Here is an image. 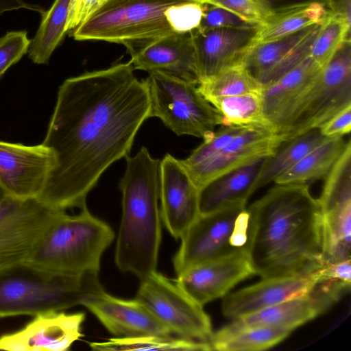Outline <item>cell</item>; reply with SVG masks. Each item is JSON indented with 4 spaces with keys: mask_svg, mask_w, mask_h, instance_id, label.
<instances>
[{
    "mask_svg": "<svg viewBox=\"0 0 351 351\" xmlns=\"http://www.w3.org/2000/svg\"><path fill=\"white\" fill-rule=\"evenodd\" d=\"M129 61L67 78L60 86L46 136L55 166L37 199L58 210L86 205L104 172L131 150L150 103Z\"/></svg>",
    "mask_w": 351,
    "mask_h": 351,
    "instance_id": "obj_1",
    "label": "cell"
},
{
    "mask_svg": "<svg viewBox=\"0 0 351 351\" xmlns=\"http://www.w3.org/2000/svg\"><path fill=\"white\" fill-rule=\"evenodd\" d=\"M247 209L246 254L254 274L304 276L323 267L322 214L309 185L275 184Z\"/></svg>",
    "mask_w": 351,
    "mask_h": 351,
    "instance_id": "obj_2",
    "label": "cell"
},
{
    "mask_svg": "<svg viewBox=\"0 0 351 351\" xmlns=\"http://www.w3.org/2000/svg\"><path fill=\"white\" fill-rule=\"evenodd\" d=\"M126 168L119 182L122 215L114 259L123 272L140 279L156 270L161 242L160 160L142 147L126 156Z\"/></svg>",
    "mask_w": 351,
    "mask_h": 351,
    "instance_id": "obj_3",
    "label": "cell"
},
{
    "mask_svg": "<svg viewBox=\"0 0 351 351\" xmlns=\"http://www.w3.org/2000/svg\"><path fill=\"white\" fill-rule=\"evenodd\" d=\"M98 272L52 274L26 263L0 270V317L34 316L83 305L104 290Z\"/></svg>",
    "mask_w": 351,
    "mask_h": 351,
    "instance_id": "obj_4",
    "label": "cell"
},
{
    "mask_svg": "<svg viewBox=\"0 0 351 351\" xmlns=\"http://www.w3.org/2000/svg\"><path fill=\"white\" fill-rule=\"evenodd\" d=\"M80 209L73 215L62 210L25 263L52 274L99 271L114 232L86 204Z\"/></svg>",
    "mask_w": 351,
    "mask_h": 351,
    "instance_id": "obj_5",
    "label": "cell"
},
{
    "mask_svg": "<svg viewBox=\"0 0 351 351\" xmlns=\"http://www.w3.org/2000/svg\"><path fill=\"white\" fill-rule=\"evenodd\" d=\"M193 0H106L72 31L79 41L99 40L124 45L128 51L169 35L165 16L170 6Z\"/></svg>",
    "mask_w": 351,
    "mask_h": 351,
    "instance_id": "obj_6",
    "label": "cell"
},
{
    "mask_svg": "<svg viewBox=\"0 0 351 351\" xmlns=\"http://www.w3.org/2000/svg\"><path fill=\"white\" fill-rule=\"evenodd\" d=\"M143 80L149 97V118H159L176 135L204 140L220 125L217 111L197 84L162 71L149 72Z\"/></svg>",
    "mask_w": 351,
    "mask_h": 351,
    "instance_id": "obj_7",
    "label": "cell"
},
{
    "mask_svg": "<svg viewBox=\"0 0 351 351\" xmlns=\"http://www.w3.org/2000/svg\"><path fill=\"white\" fill-rule=\"evenodd\" d=\"M249 213L246 204H235L199 215L180 238L173 260L177 275L195 265L246 252Z\"/></svg>",
    "mask_w": 351,
    "mask_h": 351,
    "instance_id": "obj_8",
    "label": "cell"
},
{
    "mask_svg": "<svg viewBox=\"0 0 351 351\" xmlns=\"http://www.w3.org/2000/svg\"><path fill=\"white\" fill-rule=\"evenodd\" d=\"M351 105V43L345 40L322 68L296 109L285 141L308 130L319 128L335 114Z\"/></svg>",
    "mask_w": 351,
    "mask_h": 351,
    "instance_id": "obj_9",
    "label": "cell"
},
{
    "mask_svg": "<svg viewBox=\"0 0 351 351\" xmlns=\"http://www.w3.org/2000/svg\"><path fill=\"white\" fill-rule=\"evenodd\" d=\"M140 280L135 299L172 333L187 339L208 342L213 332L203 306L156 270Z\"/></svg>",
    "mask_w": 351,
    "mask_h": 351,
    "instance_id": "obj_10",
    "label": "cell"
},
{
    "mask_svg": "<svg viewBox=\"0 0 351 351\" xmlns=\"http://www.w3.org/2000/svg\"><path fill=\"white\" fill-rule=\"evenodd\" d=\"M321 210L324 263L351 260V141L324 178Z\"/></svg>",
    "mask_w": 351,
    "mask_h": 351,
    "instance_id": "obj_11",
    "label": "cell"
},
{
    "mask_svg": "<svg viewBox=\"0 0 351 351\" xmlns=\"http://www.w3.org/2000/svg\"><path fill=\"white\" fill-rule=\"evenodd\" d=\"M64 210L37 199L0 202V270L25 263Z\"/></svg>",
    "mask_w": 351,
    "mask_h": 351,
    "instance_id": "obj_12",
    "label": "cell"
},
{
    "mask_svg": "<svg viewBox=\"0 0 351 351\" xmlns=\"http://www.w3.org/2000/svg\"><path fill=\"white\" fill-rule=\"evenodd\" d=\"M340 281L319 282L309 292L254 313L233 319L215 332L209 342L258 326H280L292 330L324 313L349 291Z\"/></svg>",
    "mask_w": 351,
    "mask_h": 351,
    "instance_id": "obj_13",
    "label": "cell"
},
{
    "mask_svg": "<svg viewBox=\"0 0 351 351\" xmlns=\"http://www.w3.org/2000/svg\"><path fill=\"white\" fill-rule=\"evenodd\" d=\"M51 148L0 141V185L7 196L38 199L55 166Z\"/></svg>",
    "mask_w": 351,
    "mask_h": 351,
    "instance_id": "obj_14",
    "label": "cell"
},
{
    "mask_svg": "<svg viewBox=\"0 0 351 351\" xmlns=\"http://www.w3.org/2000/svg\"><path fill=\"white\" fill-rule=\"evenodd\" d=\"M83 312L47 311L19 330L0 336V350L8 351H66L82 336Z\"/></svg>",
    "mask_w": 351,
    "mask_h": 351,
    "instance_id": "obj_15",
    "label": "cell"
},
{
    "mask_svg": "<svg viewBox=\"0 0 351 351\" xmlns=\"http://www.w3.org/2000/svg\"><path fill=\"white\" fill-rule=\"evenodd\" d=\"M160 178L161 220L178 239L199 215V189L180 160L169 154L160 160Z\"/></svg>",
    "mask_w": 351,
    "mask_h": 351,
    "instance_id": "obj_16",
    "label": "cell"
},
{
    "mask_svg": "<svg viewBox=\"0 0 351 351\" xmlns=\"http://www.w3.org/2000/svg\"><path fill=\"white\" fill-rule=\"evenodd\" d=\"M285 136L263 127H247L206 160L185 168L199 190L217 177L258 157L271 156Z\"/></svg>",
    "mask_w": 351,
    "mask_h": 351,
    "instance_id": "obj_17",
    "label": "cell"
},
{
    "mask_svg": "<svg viewBox=\"0 0 351 351\" xmlns=\"http://www.w3.org/2000/svg\"><path fill=\"white\" fill-rule=\"evenodd\" d=\"M257 27H198L191 31L199 83L226 69L241 64L254 44Z\"/></svg>",
    "mask_w": 351,
    "mask_h": 351,
    "instance_id": "obj_18",
    "label": "cell"
},
{
    "mask_svg": "<svg viewBox=\"0 0 351 351\" xmlns=\"http://www.w3.org/2000/svg\"><path fill=\"white\" fill-rule=\"evenodd\" d=\"M252 274V269L243 252L192 267L177 275L173 281L193 300L204 306L225 296Z\"/></svg>",
    "mask_w": 351,
    "mask_h": 351,
    "instance_id": "obj_19",
    "label": "cell"
},
{
    "mask_svg": "<svg viewBox=\"0 0 351 351\" xmlns=\"http://www.w3.org/2000/svg\"><path fill=\"white\" fill-rule=\"evenodd\" d=\"M322 68L310 56L276 80L263 86L265 117L277 134L284 135L304 96Z\"/></svg>",
    "mask_w": 351,
    "mask_h": 351,
    "instance_id": "obj_20",
    "label": "cell"
},
{
    "mask_svg": "<svg viewBox=\"0 0 351 351\" xmlns=\"http://www.w3.org/2000/svg\"><path fill=\"white\" fill-rule=\"evenodd\" d=\"M117 337L171 336V331L137 300H123L104 291L84 304Z\"/></svg>",
    "mask_w": 351,
    "mask_h": 351,
    "instance_id": "obj_21",
    "label": "cell"
},
{
    "mask_svg": "<svg viewBox=\"0 0 351 351\" xmlns=\"http://www.w3.org/2000/svg\"><path fill=\"white\" fill-rule=\"evenodd\" d=\"M134 70L162 71L198 85L191 32L171 33L128 52Z\"/></svg>",
    "mask_w": 351,
    "mask_h": 351,
    "instance_id": "obj_22",
    "label": "cell"
},
{
    "mask_svg": "<svg viewBox=\"0 0 351 351\" xmlns=\"http://www.w3.org/2000/svg\"><path fill=\"white\" fill-rule=\"evenodd\" d=\"M318 271L304 276L265 278L228 293L222 302L223 315L233 320L304 295L320 282Z\"/></svg>",
    "mask_w": 351,
    "mask_h": 351,
    "instance_id": "obj_23",
    "label": "cell"
},
{
    "mask_svg": "<svg viewBox=\"0 0 351 351\" xmlns=\"http://www.w3.org/2000/svg\"><path fill=\"white\" fill-rule=\"evenodd\" d=\"M313 26L271 42L253 44L241 64L262 86L273 82L309 56L315 36L308 33Z\"/></svg>",
    "mask_w": 351,
    "mask_h": 351,
    "instance_id": "obj_24",
    "label": "cell"
},
{
    "mask_svg": "<svg viewBox=\"0 0 351 351\" xmlns=\"http://www.w3.org/2000/svg\"><path fill=\"white\" fill-rule=\"evenodd\" d=\"M269 156L258 157L212 180L199 190V215L246 204L257 190V182Z\"/></svg>",
    "mask_w": 351,
    "mask_h": 351,
    "instance_id": "obj_25",
    "label": "cell"
},
{
    "mask_svg": "<svg viewBox=\"0 0 351 351\" xmlns=\"http://www.w3.org/2000/svg\"><path fill=\"white\" fill-rule=\"evenodd\" d=\"M328 14L326 5L317 1L271 10L258 26L254 44L271 42L320 25Z\"/></svg>",
    "mask_w": 351,
    "mask_h": 351,
    "instance_id": "obj_26",
    "label": "cell"
},
{
    "mask_svg": "<svg viewBox=\"0 0 351 351\" xmlns=\"http://www.w3.org/2000/svg\"><path fill=\"white\" fill-rule=\"evenodd\" d=\"M349 140L346 141L343 136L327 138L279 176L274 182L309 185L324 178L339 158Z\"/></svg>",
    "mask_w": 351,
    "mask_h": 351,
    "instance_id": "obj_27",
    "label": "cell"
},
{
    "mask_svg": "<svg viewBox=\"0 0 351 351\" xmlns=\"http://www.w3.org/2000/svg\"><path fill=\"white\" fill-rule=\"evenodd\" d=\"M73 0H55L42 15L40 26L27 51L30 60L38 64H47L54 50L62 43Z\"/></svg>",
    "mask_w": 351,
    "mask_h": 351,
    "instance_id": "obj_28",
    "label": "cell"
},
{
    "mask_svg": "<svg viewBox=\"0 0 351 351\" xmlns=\"http://www.w3.org/2000/svg\"><path fill=\"white\" fill-rule=\"evenodd\" d=\"M327 138L319 128L308 130L282 143L269 156L257 182V189L274 180Z\"/></svg>",
    "mask_w": 351,
    "mask_h": 351,
    "instance_id": "obj_29",
    "label": "cell"
},
{
    "mask_svg": "<svg viewBox=\"0 0 351 351\" xmlns=\"http://www.w3.org/2000/svg\"><path fill=\"white\" fill-rule=\"evenodd\" d=\"M261 91L210 101L219 114L220 126L263 127L274 131L264 114Z\"/></svg>",
    "mask_w": 351,
    "mask_h": 351,
    "instance_id": "obj_30",
    "label": "cell"
},
{
    "mask_svg": "<svg viewBox=\"0 0 351 351\" xmlns=\"http://www.w3.org/2000/svg\"><path fill=\"white\" fill-rule=\"evenodd\" d=\"M89 346L100 351L131 350H212L209 342L199 341L171 336H141L113 337L106 341L90 342Z\"/></svg>",
    "mask_w": 351,
    "mask_h": 351,
    "instance_id": "obj_31",
    "label": "cell"
},
{
    "mask_svg": "<svg viewBox=\"0 0 351 351\" xmlns=\"http://www.w3.org/2000/svg\"><path fill=\"white\" fill-rule=\"evenodd\" d=\"M197 88L209 102L217 98L259 92L263 86L242 64H238L202 81Z\"/></svg>",
    "mask_w": 351,
    "mask_h": 351,
    "instance_id": "obj_32",
    "label": "cell"
},
{
    "mask_svg": "<svg viewBox=\"0 0 351 351\" xmlns=\"http://www.w3.org/2000/svg\"><path fill=\"white\" fill-rule=\"evenodd\" d=\"M293 330L280 326H258L210 341L212 350L256 351L269 349L286 339Z\"/></svg>",
    "mask_w": 351,
    "mask_h": 351,
    "instance_id": "obj_33",
    "label": "cell"
},
{
    "mask_svg": "<svg viewBox=\"0 0 351 351\" xmlns=\"http://www.w3.org/2000/svg\"><path fill=\"white\" fill-rule=\"evenodd\" d=\"M348 39H350V22L328 14L321 24L311 47L309 56L323 68L342 43Z\"/></svg>",
    "mask_w": 351,
    "mask_h": 351,
    "instance_id": "obj_34",
    "label": "cell"
},
{
    "mask_svg": "<svg viewBox=\"0 0 351 351\" xmlns=\"http://www.w3.org/2000/svg\"><path fill=\"white\" fill-rule=\"evenodd\" d=\"M247 127L241 126H220L210 136L204 140L190 156L184 160H180L185 168L195 166L215 154L237 135Z\"/></svg>",
    "mask_w": 351,
    "mask_h": 351,
    "instance_id": "obj_35",
    "label": "cell"
},
{
    "mask_svg": "<svg viewBox=\"0 0 351 351\" xmlns=\"http://www.w3.org/2000/svg\"><path fill=\"white\" fill-rule=\"evenodd\" d=\"M204 12V3L189 1L169 7L165 18L176 33L190 32L199 27Z\"/></svg>",
    "mask_w": 351,
    "mask_h": 351,
    "instance_id": "obj_36",
    "label": "cell"
},
{
    "mask_svg": "<svg viewBox=\"0 0 351 351\" xmlns=\"http://www.w3.org/2000/svg\"><path fill=\"white\" fill-rule=\"evenodd\" d=\"M30 41L25 30L8 32L0 38V78L27 53Z\"/></svg>",
    "mask_w": 351,
    "mask_h": 351,
    "instance_id": "obj_37",
    "label": "cell"
},
{
    "mask_svg": "<svg viewBox=\"0 0 351 351\" xmlns=\"http://www.w3.org/2000/svg\"><path fill=\"white\" fill-rule=\"evenodd\" d=\"M238 15L223 8L204 3V12L200 29H212L218 27H255Z\"/></svg>",
    "mask_w": 351,
    "mask_h": 351,
    "instance_id": "obj_38",
    "label": "cell"
},
{
    "mask_svg": "<svg viewBox=\"0 0 351 351\" xmlns=\"http://www.w3.org/2000/svg\"><path fill=\"white\" fill-rule=\"evenodd\" d=\"M203 3L223 8L255 25H259L269 14L253 0H205Z\"/></svg>",
    "mask_w": 351,
    "mask_h": 351,
    "instance_id": "obj_39",
    "label": "cell"
},
{
    "mask_svg": "<svg viewBox=\"0 0 351 351\" xmlns=\"http://www.w3.org/2000/svg\"><path fill=\"white\" fill-rule=\"evenodd\" d=\"M106 0H73L66 23V32L73 31L93 12H95Z\"/></svg>",
    "mask_w": 351,
    "mask_h": 351,
    "instance_id": "obj_40",
    "label": "cell"
},
{
    "mask_svg": "<svg viewBox=\"0 0 351 351\" xmlns=\"http://www.w3.org/2000/svg\"><path fill=\"white\" fill-rule=\"evenodd\" d=\"M319 129L326 138L348 134L351 130V105L335 114Z\"/></svg>",
    "mask_w": 351,
    "mask_h": 351,
    "instance_id": "obj_41",
    "label": "cell"
},
{
    "mask_svg": "<svg viewBox=\"0 0 351 351\" xmlns=\"http://www.w3.org/2000/svg\"><path fill=\"white\" fill-rule=\"evenodd\" d=\"M319 281H340L351 285V260L326 264L319 271Z\"/></svg>",
    "mask_w": 351,
    "mask_h": 351,
    "instance_id": "obj_42",
    "label": "cell"
},
{
    "mask_svg": "<svg viewBox=\"0 0 351 351\" xmlns=\"http://www.w3.org/2000/svg\"><path fill=\"white\" fill-rule=\"evenodd\" d=\"M20 9H27L43 15L45 10L40 5L29 3L24 0H0V14L5 12Z\"/></svg>",
    "mask_w": 351,
    "mask_h": 351,
    "instance_id": "obj_43",
    "label": "cell"
},
{
    "mask_svg": "<svg viewBox=\"0 0 351 351\" xmlns=\"http://www.w3.org/2000/svg\"><path fill=\"white\" fill-rule=\"evenodd\" d=\"M326 5L329 14L350 22V0H328Z\"/></svg>",
    "mask_w": 351,
    "mask_h": 351,
    "instance_id": "obj_44",
    "label": "cell"
},
{
    "mask_svg": "<svg viewBox=\"0 0 351 351\" xmlns=\"http://www.w3.org/2000/svg\"><path fill=\"white\" fill-rule=\"evenodd\" d=\"M267 10H271L280 9L282 8L304 3L307 2L317 1L326 4L328 0H264Z\"/></svg>",
    "mask_w": 351,
    "mask_h": 351,
    "instance_id": "obj_45",
    "label": "cell"
},
{
    "mask_svg": "<svg viewBox=\"0 0 351 351\" xmlns=\"http://www.w3.org/2000/svg\"><path fill=\"white\" fill-rule=\"evenodd\" d=\"M257 4H258L263 10H265L267 12L269 13L270 12L267 10L265 3L264 0H253Z\"/></svg>",
    "mask_w": 351,
    "mask_h": 351,
    "instance_id": "obj_46",
    "label": "cell"
},
{
    "mask_svg": "<svg viewBox=\"0 0 351 351\" xmlns=\"http://www.w3.org/2000/svg\"><path fill=\"white\" fill-rule=\"evenodd\" d=\"M7 196L5 192L0 185V202Z\"/></svg>",
    "mask_w": 351,
    "mask_h": 351,
    "instance_id": "obj_47",
    "label": "cell"
},
{
    "mask_svg": "<svg viewBox=\"0 0 351 351\" xmlns=\"http://www.w3.org/2000/svg\"><path fill=\"white\" fill-rule=\"evenodd\" d=\"M193 1L200 2V3H203V1H204V0H193Z\"/></svg>",
    "mask_w": 351,
    "mask_h": 351,
    "instance_id": "obj_48",
    "label": "cell"
}]
</instances>
